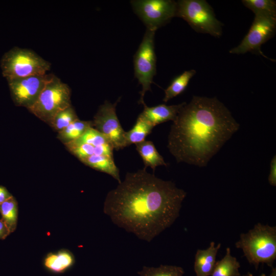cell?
<instances>
[{
    "mask_svg": "<svg viewBox=\"0 0 276 276\" xmlns=\"http://www.w3.org/2000/svg\"><path fill=\"white\" fill-rule=\"evenodd\" d=\"M68 150L81 162L93 155H102L113 157L114 149L110 144L94 146L74 141L64 144Z\"/></svg>",
    "mask_w": 276,
    "mask_h": 276,
    "instance_id": "obj_15",
    "label": "cell"
},
{
    "mask_svg": "<svg viewBox=\"0 0 276 276\" xmlns=\"http://www.w3.org/2000/svg\"><path fill=\"white\" fill-rule=\"evenodd\" d=\"M256 270L260 264L272 268L276 259V227L258 223L246 233L240 234L235 243Z\"/></svg>",
    "mask_w": 276,
    "mask_h": 276,
    "instance_id": "obj_3",
    "label": "cell"
},
{
    "mask_svg": "<svg viewBox=\"0 0 276 276\" xmlns=\"http://www.w3.org/2000/svg\"><path fill=\"white\" fill-rule=\"evenodd\" d=\"M271 268V272L269 275H266L265 274L262 273L260 276H276V268L273 267Z\"/></svg>",
    "mask_w": 276,
    "mask_h": 276,
    "instance_id": "obj_29",
    "label": "cell"
},
{
    "mask_svg": "<svg viewBox=\"0 0 276 276\" xmlns=\"http://www.w3.org/2000/svg\"><path fill=\"white\" fill-rule=\"evenodd\" d=\"M156 31L146 29L142 41L134 56V77L141 84V97L139 103L145 104L144 96L151 90V85L156 74V55L154 36Z\"/></svg>",
    "mask_w": 276,
    "mask_h": 276,
    "instance_id": "obj_7",
    "label": "cell"
},
{
    "mask_svg": "<svg viewBox=\"0 0 276 276\" xmlns=\"http://www.w3.org/2000/svg\"><path fill=\"white\" fill-rule=\"evenodd\" d=\"M12 196L6 187L0 186V204Z\"/></svg>",
    "mask_w": 276,
    "mask_h": 276,
    "instance_id": "obj_27",
    "label": "cell"
},
{
    "mask_svg": "<svg viewBox=\"0 0 276 276\" xmlns=\"http://www.w3.org/2000/svg\"><path fill=\"white\" fill-rule=\"evenodd\" d=\"M153 128L150 123L139 116L132 128L125 132L127 146L132 144L136 145L145 141V138L151 132Z\"/></svg>",
    "mask_w": 276,
    "mask_h": 276,
    "instance_id": "obj_20",
    "label": "cell"
},
{
    "mask_svg": "<svg viewBox=\"0 0 276 276\" xmlns=\"http://www.w3.org/2000/svg\"><path fill=\"white\" fill-rule=\"evenodd\" d=\"M75 263L73 254L67 249L50 252L43 259V264L49 271L61 274L70 269Z\"/></svg>",
    "mask_w": 276,
    "mask_h": 276,
    "instance_id": "obj_14",
    "label": "cell"
},
{
    "mask_svg": "<svg viewBox=\"0 0 276 276\" xmlns=\"http://www.w3.org/2000/svg\"><path fill=\"white\" fill-rule=\"evenodd\" d=\"M221 244L215 246L212 241L204 249H197L195 255L194 269L196 276H211L216 262V256Z\"/></svg>",
    "mask_w": 276,
    "mask_h": 276,
    "instance_id": "obj_13",
    "label": "cell"
},
{
    "mask_svg": "<svg viewBox=\"0 0 276 276\" xmlns=\"http://www.w3.org/2000/svg\"><path fill=\"white\" fill-rule=\"evenodd\" d=\"M239 127L217 98L194 96L173 121L167 147L178 163L205 167Z\"/></svg>",
    "mask_w": 276,
    "mask_h": 276,
    "instance_id": "obj_2",
    "label": "cell"
},
{
    "mask_svg": "<svg viewBox=\"0 0 276 276\" xmlns=\"http://www.w3.org/2000/svg\"><path fill=\"white\" fill-rule=\"evenodd\" d=\"M185 103L172 105L160 104L153 107H148L145 104L144 110L139 116L154 127L169 121H173Z\"/></svg>",
    "mask_w": 276,
    "mask_h": 276,
    "instance_id": "obj_12",
    "label": "cell"
},
{
    "mask_svg": "<svg viewBox=\"0 0 276 276\" xmlns=\"http://www.w3.org/2000/svg\"><path fill=\"white\" fill-rule=\"evenodd\" d=\"M137 273L139 276H183L185 271L180 266L160 265L157 267L143 266Z\"/></svg>",
    "mask_w": 276,
    "mask_h": 276,
    "instance_id": "obj_23",
    "label": "cell"
},
{
    "mask_svg": "<svg viewBox=\"0 0 276 276\" xmlns=\"http://www.w3.org/2000/svg\"><path fill=\"white\" fill-rule=\"evenodd\" d=\"M1 66L3 76L9 80L46 74L51 63L30 49L14 47L3 55Z\"/></svg>",
    "mask_w": 276,
    "mask_h": 276,
    "instance_id": "obj_4",
    "label": "cell"
},
{
    "mask_svg": "<svg viewBox=\"0 0 276 276\" xmlns=\"http://www.w3.org/2000/svg\"><path fill=\"white\" fill-rule=\"evenodd\" d=\"M52 75L46 74L7 80L15 104L28 109L31 108Z\"/></svg>",
    "mask_w": 276,
    "mask_h": 276,
    "instance_id": "obj_11",
    "label": "cell"
},
{
    "mask_svg": "<svg viewBox=\"0 0 276 276\" xmlns=\"http://www.w3.org/2000/svg\"><path fill=\"white\" fill-rule=\"evenodd\" d=\"M91 127H93L92 121H82L78 119L59 132L57 138L65 144L77 140Z\"/></svg>",
    "mask_w": 276,
    "mask_h": 276,
    "instance_id": "obj_22",
    "label": "cell"
},
{
    "mask_svg": "<svg viewBox=\"0 0 276 276\" xmlns=\"http://www.w3.org/2000/svg\"><path fill=\"white\" fill-rule=\"evenodd\" d=\"M176 3V16L186 21L195 31L216 37L221 36L223 25L206 1L180 0Z\"/></svg>",
    "mask_w": 276,
    "mask_h": 276,
    "instance_id": "obj_6",
    "label": "cell"
},
{
    "mask_svg": "<svg viewBox=\"0 0 276 276\" xmlns=\"http://www.w3.org/2000/svg\"><path fill=\"white\" fill-rule=\"evenodd\" d=\"M119 99L114 104L105 101L100 106L92 121L95 129L102 134L116 150L127 147L126 131L122 127L116 112Z\"/></svg>",
    "mask_w": 276,
    "mask_h": 276,
    "instance_id": "obj_10",
    "label": "cell"
},
{
    "mask_svg": "<svg viewBox=\"0 0 276 276\" xmlns=\"http://www.w3.org/2000/svg\"><path fill=\"white\" fill-rule=\"evenodd\" d=\"M135 145L136 149L143 160L144 168L149 167L154 171L157 166H167L163 157L158 152L151 141H144Z\"/></svg>",
    "mask_w": 276,
    "mask_h": 276,
    "instance_id": "obj_17",
    "label": "cell"
},
{
    "mask_svg": "<svg viewBox=\"0 0 276 276\" xmlns=\"http://www.w3.org/2000/svg\"><path fill=\"white\" fill-rule=\"evenodd\" d=\"M270 172L268 177L269 183L272 186H276V156L274 155L272 158L270 164Z\"/></svg>",
    "mask_w": 276,
    "mask_h": 276,
    "instance_id": "obj_26",
    "label": "cell"
},
{
    "mask_svg": "<svg viewBox=\"0 0 276 276\" xmlns=\"http://www.w3.org/2000/svg\"><path fill=\"white\" fill-rule=\"evenodd\" d=\"M18 214V203L13 196L0 204L1 220L10 233L14 232L17 227Z\"/></svg>",
    "mask_w": 276,
    "mask_h": 276,
    "instance_id": "obj_19",
    "label": "cell"
},
{
    "mask_svg": "<svg viewBox=\"0 0 276 276\" xmlns=\"http://www.w3.org/2000/svg\"><path fill=\"white\" fill-rule=\"evenodd\" d=\"M81 162L93 169L110 175L119 183L121 182L119 170L114 163L113 157L94 154L82 160Z\"/></svg>",
    "mask_w": 276,
    "mask_h": 276,
    "instance_id": "obj_16",
    "label": "cell"
},
{
    "mask_svg": "<svg viewBox=\"0 0 276 276\" xmlns=\"http://www.w3.org/2000/svg\"><path fill=\"white\" fill-rule=\"evenodd\" d=\"M196 73V71L194 70L186 71L174 79L170 85L165 89L163 101L167 102L183 93Z\"/></svg>",
    "mask_w": 276,
    "mask_h": 276,
    "instance_id": "obj_21",
    "label": "cell"
},
{
    "mask_svg": "<svg viewBox=\"0 0 276 276\" xmlns=\"http://www.w3.org/2000/svg\"><path fill=\"white\" fill-rule=\"evenodd\" d=\"M77 119L78 116L73 107L71 106L58 112L50 125L59 132Z\"/></svg>",
    "mask_w": 276,
    "mask_h": 276,
    "instance_id": "obj_24",
    "label": "cell"
},
{
    "mask_svg": "<svg viewBox=\"0 0 276 276\" xmlns=\"http://www.w3.org/2000/svg\"><path fill=\"white\" fill-rule=\"evenodd\" d=\"M71 96L68 85L52 75L35 103L28 110L50 124L58 112L72 106Z\"/></svg>",
    "mask_w": 276,
    "mask_h": 276,
    "instance_id": "obj_5",
    "label": "cell"
},
{
    "mask_svg": "<svg viewBox=\"0 0 276 276\" xmlns=\"http://www.w3.org/2000/svg\"><path fill=\"white\" fill-rule=\"evenodd\" d=\"M131 4L148 29L156 31L176 16L177 3L174 1L134 0Z\"/></svg>",
    "mask_w": 276,
    "mask_h": 276,
    "instance_id": "obj_9",
    "label": "cell"
},
{
    "mask_svg": "<svg viewBox=\"0 0 276 276\" xmlns=\"http://www.w3.org/2000/svg\"><path fill=\"white\" fill-rule=\"evenodd\" d=\"M146 169L127 173L108 193L103 212L118 226L150 242L179 217L187 193Z\"/></svg>",
    "mask_w": 276,
    "mask_h": 276,
    "instance_id": "obj_1",
    "label": "cell"
},
{
    "mask_svg": "<svg viewBox=\"0 0 276 276\" xmlns=\"http://www.w3.org/2000/svg\"><path fill=\"white\" fill-rule=\"evenodd\" d=\"M275 30L276 15L256 14L247 34L241 43L232 49L229 52L236 54L256 53L272 60L262 53L261 47L274 35Z\"/></svg>",
    "mask_w": 276,
    "mask_h": 276,
    "instance_id": "obj_8",
    "label": "cell"
},
{
    "mask_svg": "<svg viewBox=\"0 0 276 276\" xmlns=\"http://www.w3.org/2000/svg\"><path fill=\"white\" fill-rule=\"evenodd\" d=\"M243 4L255 15L265 14L276 15V2L273 0H243Z\"/></svg>",
    "mask_w": 276,
    "mask_h": 276,
    "instance_id": "obj_25",
    "label": "cell"
},
{
    "mask_svg": "<svg viewBox=\"0 0 276 276\" xmlns=\"http://www.w3.org/2000/svg\"><path fill=\"white\" fill-rule=\"evenodd\" d=\"M241 276H254V275L250 272H247V273L242 275Z\"/></svg>",
    "mask_w": 276,
    "mask_h": 276,
    "instance_id": "obj_30",
    "label": "cell"
},
{
    "mask_svg": "<svg viewBox=\"0 0 276 276\" xmlns=\"http://www.w3.org/2000/svg\"><path fill=\"white\" fill-rule=\"evenodd\" d=\"M10 234L6 224L0 219V239L4 240L6 239Z\"/></svg>",
    "mask_w": 276,
    "mask_h": 276,
    "instance_id": "obj_28",
    "label": "cell"
},
{
    "mask_svg": "<svg viewBox=\"0 0 276 276\" xmlns=\"http://www.w3.org/2000/svg\"><path fill=\"white\" fill-rule=\"evenodd\" d=\"M240 266L237 258L231 255V248L227 247L224 256L216 261L211 276H241Z\"/></svg>",
    "mask_w": 276,
    "mask_h": 276,
    "instance_id": "obj_18",
    "label": "cell"
}]
</instances>
